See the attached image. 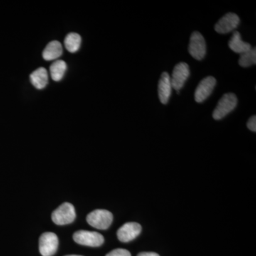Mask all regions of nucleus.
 Segmentation results:
<instances>
[{
  "mask_svg": "<svg viewBox=\"0 0 256 256\" xmlns=\"http://www.w3.org/2000/svg\"><path fill=\"white\" fill-rule=\"evenodd\" d=\"M112 220V214L107 210H96L89 214L87 216L88 223L98 230H107L110 228Z\"/></svg>",
  "mask_w": 256,
  "mask_h": 256,
  "instance_id": "obj_2",
  "label": "nucleus"
},
{
  "mask_svg": "<svg viewBox=\"0 0 256 256\" xmlns=\"http://www.w3.org/2000/svg\"><path fill=\"white\" fill-rule=\"evenodd\" d=\"M74 242L79 245L92 248L100 247L105 242L101 234L88 230H78L74 235Z\"/></svg>",
  "mask_w": 256,
  "mask_h": 256,
  "instance_id": "obj_4",
  "label": "nucleus"
},
{
  "mask_svg": "<svg viewBox=\"0 0 256 256\" xmlns=\"http://www.w3.org/2000/svg\"><path fill=\"white\" fill-rule=\"evenodd\" d=\"M216 80L212 76L206 77L200 82L195 92V100L198 104L206 100L214 92Z\"/></svg>",
  "mask_w": 256,
  "mask_h": 256,
  "instance_id": "obj_9",
  "label": "nucleus"
},
{
  "mask_svg": "<svg viewBox=\"0 0 256 256\" xmlns=\"http://www.w3.org/2000/svg\"><path fill=\"white\" fill-rule=\"evenodd\" d=\"M63 46L60 42H52L48 44L43 52L44 60L50 62L58 60L63 54Z\"/></svg>",
  "mask_w": 256,
  "mask_h": 256,
  "instance_id": "obj_14",
  "label": "nucleus"
},
{
  "mask_svg": "<svg viewBox=\"0 0 256 256\" xmlns=\"http://www.w3.org/2000/svg\"><path fill=\"white\" fill-rule=\"evenodd\" d=\"M142 232V226L138 223H128L122 226L118 232L120 242H129L137 238Z\"/></svg>",
  "mask_w": 256,
  "mask_h": 256,
  "instance_id": "obj_10",
  "label": "nucleus"
},
{
  "mask_svg": "<svg viewBox=\"0 0 256 256\" xmlns=\"http://www.w3.org/2000/svg\"><path fill=\"white\" fill-rule=\"evenodd\" d=\"M240 22L238 15L234 13H228L220 18L216 24V32L220 34L230 33L238 28Z\"/></svg>",
  "mask_w": 256,
  "mask_h": 256,
  "instance_id": "obj_8",
  "label": "nucleus"
},
{
  "mask_svg": "<svg viewBox=\"0 0 256 256\" xmlns=\"http://www.w3.org/2000/svg\"><path fill=\"white\" fill-rule=\"evenodd\" d=\"M247 127L252 132H256V116H252L250 119H249L248 122L247 124Z\"/></svg>",
  "mask_w": 256,
  "mask_h": 256,
  "instance_id": "obj_19",
  "label": "nucleus"
},
{
  "mask_svg": "<svg viewBox=\"0 0 256 256\" xmlns=\"http://www.w3.org/2000/svg\"><path fill=\"white\" fill-rule=\"evenodd\" d=\"M190 76V68L188 64L180 63L175 66L171 77L172 88L180 92Z\"/></svg>",
  "mask_w": 256,
  "mask_h": 256,
  "instance_id": "obj_7",
  "label": "nucleus"
},
{
  "mask_svg": "<svg viewBox=\"0 0 256 256\" xmlns=\"http://www.w3.org/2000/svg\"><path fill=\"white\" fill-rule=\"evenodd\" d=\"M256 48H252L249 52H246L240 55L239 60V65L244 68L256 65Z\"/></svg>",
  "mask_w": 256,
  "mask_h": 256,
  "instance_id": "obj_17",
  "label": "nucleus"
},
{
  "mask_svg": "<svg viewBox=\"0 0 256 256\" xmlns=\"http://www.w3.org/2000/svg\"><path fill=\"white\" fill-rule=\"evenodd\" d=\"M30 80L32 85L38 90L45 88L48 82V72L44 68L37 69L30 76Z\"/></svg>",
  "mask_w": 256,
  "mask_h": 256,
  "instance_id": "obj_13",
  "label": "nucleus"
},
{
  "mask_svg": "<svg viewBox=\"0 0 256 256\" xmlns=\"http://www.w3.org/2000/svg\"><path fill=\"white\" fill-rule=\"evenodd\" d=\"M82 37L78 34L70 33L66 37L64 44L70 53H76L82 46Z\"/></svg>",
  "mask_w": 256,
  "mask_h": 256,
  "instance_id": "obj_16",
  "label": "nucleus"
},
{
  "mask_svg": "<svg viewBox=\"0 0 256 256\" xmlns=\"http://www.w3.org/2000/svg\"><path fill=\"white\" fill-rule=\"evenodd\" d=\"M172 86L171 77L169 74L164 72L162 74L159 86H158V92H159L160 102L162 104L166 105L169 102L172 95Z\"/></svg>",
  "mask_w": 256,
  "mask_h": 256,
  "instance_id": "obj_11",
  "label": "nucleus"
},
{
  "mask_svg": "<svg viewBox=\"0 0 256 256\" xmlns=\"http://www.w3.org/2000/svg\"><path fill=\"white\" fill-rule=\"evenodd\" d=\"M228 46L235 53L242 54L252 50V45L242 41V35L238 32H234L233 36L228 42Z\"/></svg>",
  "mask_w": 256,
  "mask_h": 256,
  "instance_id": "obj_12",
  "label": "nucleus"
},
{
  "mask_svg": "<svg viewBox=\"0 0 256 256\" xmlns=\"http://www.w3.org/2000/svg\"><path fill=\"white\" fill-rule=\"evenodd\" d=\"M76 218L75 208L70 203H64L52 214V220L58 226L68 225Z\"/></svg>",
  "mask_w": 256,
  "mask_h": 256,
  "instance_id": "obj_3",
  "label": "nucleus"
},
{
  "mask_svg": "<svg viewBox=\"0 0 256 256\" xmlns=\"http://www.w3.org/2000/svg\"><path fill=\"white\" fill-rule=\"evenodd\" d=\"M58 238L55 234L47 232L40 240V252L42 256H53L58 248Z\"/></svg>",
  "mask_w": 256,
  "mask_h": 256,
  "instance_id": "obj_6",
  "label": "nucleus"
},
{
  "mask_svg": "<svg viewBox=\"0 0 256 256\" xmlns=\"http://www.w3.org/2000/svg\"></svg>",
  "mask_w": 256,
  "mask_h": 256,
  "instance_id": "obj_21",
  "label": "nucleus"
},
{
  "mask_svg": "<svg viewBox=\"0 0 256 256\" xmlns=\"http://www.w3.org/2000/svg\"><path fill=\"white\" fill-rule=\"evenodd\" d=\"M138 256H160L156 252H141Z\"/></svg>",
  "mask_w": 256,
  "mask_h": 256,
  "instance_id": "obj_20",
  "label": "nucleus"
},
{
  "mask_svg": "<svg viewBox=\"0 0 256 256\" xmlns=\"http://www.w3.org/2000/svg\"><path fill=\"white\" fill-rule=\"evenodd\" d=\"M67 70V64L62 60H58L52 64L50 68V76L56 82H60L64 78Z\"/></svg>",
  "mask_w": 256,
  "mask_h": 256,
  "instance_id": "obj_15",
  "label": "nucleus"
},
{
  "mask_svg": "<svg viewBox=\"0 0 256 256\" xmlns=\"http://www.w3.org/2000/svg\"><path fill=\"white\" fill-rule=\"evenodd\" d=\"M106 256H132L130 252L126 249H116L112 250L110 254H108Z\"/></svg>",
  "mask_w": 256,
  "mask_h": 256,
  "instance_id": "obj_18",
  "label": "nucleus"
},
{
  "mask_svg": "<svg viewBox=\"0 0 256 256\" xmlns=\"http://www.w3.org/2000/svg\"><path fill=\"white\" fill-rule=\"evenodd\" d=\"M188 52L194 58L202 60L206 54V44L202 34L194 32L190 38Z\"/></svg>",
  "mask_w": 256,
  "mask_h": 256,
  "instance_id": "obj_5",
  "label": "nucleus"
},
{
  "mask_svg": "<svg viewBox=\"0 0 256 256\" xmlns=\"http://www.w3.org/2000/svg\"><path fill=\"white\" fill-rule=\"evenodd\" d=\"M238 104V98L234 94H226L220 98L214 111L213 118L216 120H220L235 110Z\"/></svg>",
  "mask_w": 256,
  "mask_h": 256,
  "instance_id": "obj_1",
  "label": "nucleus"
}]
</instances>
